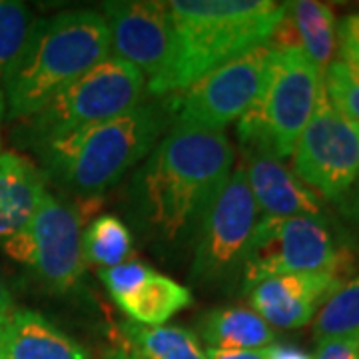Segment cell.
I'll return each mask as SVG.
<instances>
[{
  "label": "cell",
  "instance_id": "obj_1",
  "mask_svg": "<svg viewBox=\"0 0 359 359\" xmlns=\"http://www.w3.org/2000/svg\"><path fill=\"white\" fill-rule=\"evenodd\" d=\"M231 166L233 146L222 132L172 130L130 180V218L146 240L192 242L228 184Z\"/></svg>",
  "mask_w": 359,
  "mask_h": 359
},
{
  "label": "cell",
  "instance_id": "obj_2",
  "mask_svg": "<svg viewBox=\"0 0 359 359\" xmlns=\"http://www.w3.org/2000/svg\"><path fill=\"white\" fill-rule=\"evenodd\" d=\"M172 50L148 82L152 96L184 92L222 65L268 44L283 16L273 0H174Z\"/></svg>",
  "mask_w": 359,
  "mask_h": 359
},
{
  "label": "cell",
  "instance_id": "obj_3",
  "mask_svg": "<svg viewBox=\"0 0 359 359\" xmlns=\"http://www.w3.org/2000/svg\"><path fill=\"white\" fill-rule=\"evenodd\" d=\"M174 102L138 104L106 122L32 148L44 168V178L84 198L106 192L154 150L174 122Z\"/></svg>",
  "mask_w": 359,
  "mask_h": 359
},
{
  "label": "cell",
  "instance_id": "obj_4",
  "mask_svg": "<svg viewBox=\"0 0 359 359\" xmlns=\"http://www.w3.org/2000/svg\"><path fill=\"white\" fill-rule=\"evenodd\" d=\"M110 56L102 13L80 8L40 18L2 86L6 118L26 120L70 82Z\"/></svg>",
  "mask_w": 359,
  "mask_h": 359
},
{
  "label": "cell",
  "instance_id": "obj_5",
  "mask_svg": "<svg viewBox=\"0 0 359 359\" xmlns=\"http://www.w3.org/2000/svg\"><path fill=\"white\" fill-rule=\"evenodd\" d=\"M321 84L323 74L304 52L276 48L266 88L238 122L242 150L287 158L316 110Z\"/></svg>",
  "mask_w": 359,
  "mask_h": 359
},
{
  "label": "cell",
  "instance_id": "obj_6",
  "mask_svg": "<svg viewBox=\"0 0 359 359\" xmlns=\"http://www.w3.org/2000/svg\"><path fill=\"white\" fill-rule=\"evenodd\" d=\"M144 74L128 62L108 56L70 82L40 108L36 114L20 120L18 138L36 148L98 122L124 114L140 104Z\"/></svg>",
  "mask_w": 359,
  "mask_h": 359
},
{
  "label": "cell",
  "instance_id": "obj_7",
  "mask_svg": "<svg viewBox=\"0 0 359 359\" xmlns=\"http://www.w3.org/2000/svg\"><path fill=\"white\" fill-rule=\"evenodd\" d=\"M353 259L335 242L334 231L323 216L264 218L257 222L244 262V287L290 273H344Z\"/></svg>",
  "mask_w": 359,
  "mask_h": 359
},
{
  "label": "cell",
  "instance_id": "obj_8",
  "mask_svg": "<svg viewBox=\"0 0 359 359\" xmlns=\"http://www.w3.org/2000/svg\"><path fill=\"white\" fill-rule=\"evenodd\" d=\"M276 48L262 44L184 90L176 104L172 130L222 132L257 102L266 88Z\"/></svg>",
  "mask_w": 359,
  "mask_h": 359
},
{
  "label": "cell",
  "instance_id": "obj_9",
  "mask_svg": "<svg viewBox=\"0 0 359 359\" xmlns=\"http://www.w3.org/2000/svg\"><path fill=\"white\" fill-rule=\"evenodd\" d=\"M259 210L244 170L231 172L228 184L208 210L196 233L190 280L198 285H226L244 269Z\"/></svg>",
  "mask_w": 359,
  "mask_h": 359
},
{
  "label": "cell",
  "instance_id": "obj_10",
  "mask_svg": "<svg viewBox=\"0 0 359 359\" xmlns=\"http://www.w3.org/2000/svg\"><path fill=\"white\" fill-rule=\"evenodd\" d=\"M4 252L32 269L50 292L68 294L84 271L82 214L46 192L25 230L4 240Z\"/></svg>",
  "mask_w": 359,
  "mask_h": 359
},
{
  "label": "cell",
  "instance_id": "obj_11",
  "mask_svg": "<svg viewBox=\"0 0 359 359\" xmlns=\"http://www.w3.org/2000/svg\"><path fill=\"white\" fill-rule=\"evenodd\" d=\"M359 172V126L339 114L321 84L316 110L294 148V174L327 200H341Z\"/></svg>",
  "mask_w": 359,
  "mask_h": 359
},
{
  "label": "cell",
  "instance_id": "obj_12",
  "mask_svg": "<svg viewBox=\"0 0 359 359\" xmlns=\"http://www.w3.org/2000/svg\"><path fill=\"white\" fill-rule=\"evenodd\" d=\"M102 8L116 58L138 68L150 80L158 76L172 50V16L168 2L118 0L104 2Z\"/></svg>",
  "mask_w": 359,
  "mask_h": 359
},
{
  "label": "cell",
  "instance_id": "obj_13",
  "mask_svg": "<svg viewBox=\"0 0 359 359\" xmlns=\"http://www.w3.org/2000/svg\"><path fill=\"white\" fill-rule=\"evenodd\" d=\"M346 283L344 273L273 276L245 287L252 308L269 327L295 330L311 321L325 299Z\"/></svg>",
  "mask_w": 359,
  "mask_h": 359
},
{
  "label": "cell",
  "instance_id": "obj_14",
  "mask_svg": "<svg viewBox=\"0 0 359 359\" xmlns=\"http://www.w3.org/2000/svg\"><path fill=\"white\" fill-rule=\"evenodd\" d=\"M242 156L248 186L264 216L299 218L323 214L320 196L309 190L290 168L283 166L280 158L256 150H242Z\"/></svg>",
  "mask_w": 359,
  "mask_h": 359
},
{
  "label": "cell",
  "instance_id": "obj_15",
  "mask_svg": "<svg viewBox=\"0 0 359 359\" xmlns=\"http://www.w3.org/2000/svg\"><path fill=\"white\" fill-rule=\"evenodd\" d=\"M269 44L273 48L302 50L323 74L337 50L334 8L318 0L283 2V16Z\"/></svg>",
  "mask_w": 359,
  "mask_h": 359
},
{
  "label": "cell",
  "instance_id": "obj_16",
  "mask_svg": "<svg viewBox=\"0 0 359 359\" xmlns=\"http://www.w3.org/2000/svg\"><path fill=\"white\" fill-rule=\"evenodd\" d=\"M0 359H92V355L39 311L14 309L0 325Z\"/></svg>",
  "mask_w": 359,
  "mask_h": 359
},
{
  "label": "cell",
  "instance_id": "obj_17",
  "mask_svg": "<svg viewBox=\"0 0 359 359\" xmlns=\"http://www.w3.org/2000/svg\"><path fill=\"white\" fill-rule=\"evenodd\" d=\"M46 196V178L26 156L0 150V240L25 230Z\"/></svg>",
  "mask_w": 359,
  "mask_h": 359
},
{
  "label": "cell",
  "instance_id": "obj_18",
  "mask_svg": "<svg viewBox=\"0 0 359 359\" xmlns=\"http://www.w3.org/2000/svg\"><path fill=\"white\" fill-rule=\"evenodd\" d=\"M198 330L208 349L257 351L276 341L273 330L256 311L238 306L205 311L198 321Z\"/></svg>",
  "mask_w": 359,
  "mask_h": 359
},
{
  "label": "cell",
  "instance_id": "obj_19",
  "mask_svg": "<svg viewBox=\"0 0 359 359\" xmlns=\"http://www.w3.org/2000/svg\"><path fill=\"white\" fill-rule=\"evenodd\" d=\"M118 308L140 325H164L180 309L192 304L188 287L170 280L168 276L154 273L142 283L136 292L116 302Z\"/></svg>",
  "mask_w": 359,
  "mask_h": 359
},
{
  "label": "cell",
  "instance_id": "obj_20",
  "mask_svg": "<svg viewBox=\"0 0 359 359\" xmlns=\"http://www.w3.org/2000/svg\"><path fill=\"white\" fill-rule=\"evenodd\" d=\"M126 344L144 359H208L198 337L180 325H140L120 323Z\"/></svg>",
  "mask_w": 359,
  "mask_h": 359
},
{
  "label": "cell",
  "instance_id": "obj_21",
  "mask_svg": "<svg viewBox=\"0 0 359 359\" xmlns=\"http://www.w3.org/2000/svg\"><path fill=\"white\" fill-rule=\"evenodd\" d=\"M134 254V238L128 226L112 214L98 216L82 233V256L84 262L114 268L124 264Z\"/></svg>",
  "mask_w": 359,
  "mask_h": 359
},
{
  "label": "cell",
  "instance_id": "obj_22",
  "mask_svg": "<svg viewBox=\"0 0 359 359\" xmlns=\"http://www.w3.org/2000/svg\"><path fill=\"white\" fill-rule=\"evenodd\" d=\"M359 334V276L325 299L313 323L316 341Z\"/></svg>",
  "mask_w": 359,
  "mask_h": 359
},
{
  "label": "cell",
  "instance_id": "obj_23",
  "mask_svg": "<svg viewBox=\"0 0 359 359\" xmlns=\"http://www.w3.org/2000/svg\"><path fill=\"white\" fill-rule=\"evenodd\" d=\"M32 11L18 0H0V90L25 50L32 26Z\"/></svg>",
  "mask_w": 359,
  "mask_h": 359
},
{
  "label": "cell",
  "instance_id": "obj_24",
  "mask_svg": "<svg viewBox=\"0 0 359 359\" xmlns=\"http://www.w3.org/2000/svg\"><path fill=\"white\" fill-rule=\"evenodd\" d=\"M323 86L335 110L359 126V70L334 60L323 72Z\"/></svg>",
  "mask_w": 359,
  "mask_h": 359
},
{
  "label": "cell",
  "instance_id": "obj_25",
  "mask_svg": "<svg viewBox=\"0 0 359 359\" xmlns=\"http://www.w3.org/2000/svg\"><path fill=\"white\" fill-rule=\"evenodd\" d=\"M156 271L148 264L142 262H124L120 266L114 268L100 269V280L106 285V290L110 292V295L118 299H124L126 295L132 292H136L142 283L146 282L150 276H154Z\"/></svg>",
  "mask_w": 359,
  "mask_h": 359
},
{
  "label": "cell",
  "instance_id": "obj_26",
  "mask_svg": "<svg viewBox=\"0 0 359 359\" xmlns=\"http://www.w3.org/2000/svg\"><path fill=\"white\" fill-rule=\"evenodd\" d=\"M337 50L341 62L359 70V13L349 14L337 25Z\"/></svg>",
  "mask_w": 359,
  "mask_h": 359
},
{
  "label": "cell",
  "instance_id": "obj_27",
  "mask_svg": "<svg viewBox=\"0 0 359 359\" xmlns=\"http://www.w3.org/2000/svg\"><path fill=\"white\" fill-rule=\"evenodd\" d=\"M313 359H359V334L320 341Z\"/></svg>",
  "mask_w": 359,
  "mask_h": 359
},
{
  "label": "cell",
  "instance_id": "obj_28",
  "mask_svg": "<svg viewBox=\"0 0 359 359\" xmlns=\"http://www.w3.org/2000/svg\"><path fill=\"white\" fill-rule=\"evenodd\" d=\"M208 359H266V349L257 351H230V349H208Z\"/></svg>",
  "mask_w": 359,
  "mask_h": 359
},
{
  "label": "cell",
  "instance_id": "obj_29",
  "mask_svg": "<svg viewBox=\"0 0 359 359\" xmlns=\"http://www.w3.org/2000/svg\"><path fill=\"white\" fill-rule=\"evenodd\" d=\"M266 359H311L302 349H297L294 346H271L266 349Z\"/></svg>",
  "mask_w": 359,
  "mask_h": 359
},
{
  "label": "cell",
  "instance_id": "obj_30",
  "mask_svg": "<svg viewBox=\"0 0 359 359\" xmlns=\"http://www.w3.org/2000/svg\"><path fill=\"white\" fill-rule=\"evenodd\" d=\"M13 313H14L13 295H11V290L6 287L4 280L0 278V325H2L4 321L8 320V318H11Z\"/></svg>",
  "mask_w": 359,
  "mask_h": 359
},
{
  "label": "cell",
  "instance_id": "obj_31",
  "mask_svg": "<svg viewBox=\"0 0 359 359\" xmlns=\"http://www.w3.org/2000/svg\"><path fill=\"white\" fill-rule=\"evenodd\" d=\"M104 359H144L140 358L136 351H132V349H122V347H118V349H110V351H106L104 353Z\"/></svg>",
  "mask_w": 359,
  "mask_h": 359
},
{
  "label": "cell",
  "instance_id": "obj_32",
  "mask_svg": "<svg viewBox=\"0 0 359 359\" xmlns=\"http://www.w3.org/2000/svg\"><path fill=\"white\" fill-rule=\"evenodd\" d=\"M4 116H6V108H4V96H2V90H0V122H2Z\"/></svg>",
  "mask_w": 359,
  "mask_h": 359
},
{
  "label": "cell",
  "instance_id": "obj_33",
  "mask_svg": "<svg viewBox=\"0 0 359 359\" xmlns=\"http://www.w3.org/2000/svg\"><path fill=\"white\" fill-rule=\"evenodd\" d=\"M358 6H359V4H358Z\"/></svg>",
  "mask_w": 359,
  "mask_h": 359
}]
</instances>
